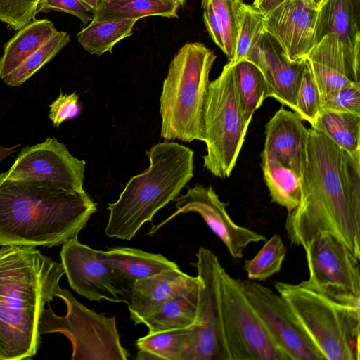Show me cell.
I'll list each match as a JSON object with an SVG mask.
<instances>
[{
    "instance_id": "cell-31",
    "label": "cell",
    "mask_w": 360,
    "mask_h": 360,
    "mask_svg": "<svg viewBox=\"0 0 360 360\" xmlns=\"http://www.w3.org/2000/svg\"><path fill=\"white\" fill-rule=\"evenodd\" d=\"M70 41L66 32L57 31L45 44L2 79L8 86H19L53 58Z\"/></svg>"
},
{
    "instance_id": "cell-23",
    "label": "cell",
    "mask_w": 360,
    "mask_h": 360,
    "mask_svg": "<svg viewBox=\"0 0 360 360\" xmlns=\"http://www.w3.org/2000/svg\"><path fill=\"white\" fill-rule=\"evenodd\" d=\"M199 281L175 294L149 315L143 318L148 333L183 328L194 325L197 312Z\"/></svg>"
},
{
    "instance_id": "cell-19",
    "label": "cell",
    "mask_w": 360,
    "mask_h": 360,
    "mask_svg": "<svg viewBox=\"0 0 360 360\" xmlns=\"http://www.w3.org/2000/svg\"><path fill=\"white\" fill-rule=\"evenodd\" d=\"M306 60L319 89L321 103L330 93L360 83V66L350 60L334 34L323 37Z\"/></svg>"
},
{
    "instance_id": "cell-30",
    "label": "cell",
    "mask_w": 360,
    "mask_h": 360,
    "mask_svg": "<svg viewBox=\"0 0 360 360\" xmlns=\"http://www.w3.org/2000/svg\"><path fill=\"white\" fill-rule=\"evenodd\" d=\"M231 65L243 120L249 126L254 112L267 98L266 81L259 68L248 60Z\"/></svg>"
},
{
    "instance_id": "cell-3",
    "label": "cell",
    "mask_w": 360,
    "mask_h": 360,
    "mask_svg": "<svg viewBox=\"0 0 360 360\" xmlns=\"http://www.w3.org/2000/svg\"><path fill=\"white\" fill-rule=\"evenodd\" d=\"M64 274L61 263L36 247L0 248V360L30 359L37 354L41 314Z\"/></svg>"
},
{
    "instance_id": "cell-39",
    "label": "cell",
    "mask_w": 360,
    "mask_h": 360,
    "mask_svg": "<svg viewBox=\"0 0 360 360\" xmlns=\"http://www.w3.org/2000/svg\"><path fill=\"white\" fill-rule=\"evenodd\" d=\"M79 97L75 92L70 94H60L49 105V118L54 127H59L64 121L75 118L80 112Z\"/></svg>"
},
{
    "instance_id": "cell-16",
    "label": "cell",
    "mask_w": 360,
    "mask_h": 360,
    "mask_svg": "<svg viewBox=\"0 0 360 360\" xmlns=\"http://www.w3.org/2000/svg\"><path fill=\"white\" fill-rule=\"evenodd\" d=\"M245 60L262 71L266 84L267 98H275L295 112L305 59L290 61L276 39L264 30Z\"/></svg>"
},
{
    "instance_id": "cell-24",
    "label": "cell",
    "mask_w": 360,
    "mask_h": 360,
    "mask_svg": "<svg viewBox=\"0 0 360 360\" xmlns=\"http://www.w3.org/2000/svg\"><path fill=\"white\" fill-rule=\"evenodd\" d=\"M58 30L48 19H34L26 24L6 42L0 58L2 79L28 56L45 44Z\"/></svg>"
},
{
    "instance_id": "cell-45",
    "label": "cell",
    "mask_w": 360,
    "mask_h": 360,
    "mask_svg": "<svg viewBox=\"0 0 360 360\" xmlns=\"http://www.w3.org/2000/svg\"><path fill=\"white\" fill-rule=\"evenodd\" d=\"M181 4V6H183L186 1V0H179Z\"/></svg>"
},
{
    "instance_id": "cell-6",
    "label": "cell",
    "mask_w": 360,
    "mask_h": 360,
    "mask_svg": "<svg viewBox=\"0 0 360 360\" xmlns=\"http://www.w3.org/2000/svg\"><path fill=\"white\" fill-rule=\"evenodd\" d=\"M217 56L200 42L185 44L172 59L160 98L165 141H203L209 75Z\"/></svg>"
},
{
    "instance_id": "cell-17",
    "label": "cell",
    "mask_w": 360,
    "mask_h": 360,
    "mask_svg": "<svg viewBox=\"0 0 360 360\" xmlns=\"http://www.w3.org/2000/svg\"><path fill=\"white\" fill-rule=\"evenodd\" d=\"M318 8L309 0H287L264 15V28L290 61L302 60L316 45Z\"/></svg>"
},
{
    "instance_id": "cell-10",
    "label": "cell",
    "mask_w": 360,
    "mask_h": 360,
    "mask_svg": "<svg viewBox=\"0 0 360 360\" xmlns=\"http://www.w3.org/2000/svg\"><path fill=\"white\" fill-rule=\"evenodd\" d=\"M195 266L199 281L195 321L182 360H229L220 303L224 267L210 249L200 247Z\"/></svg>"
},
{
    "instance_id": "cell-20",
    "label": "cell",
    "mask_w": 360,
    "mask_h": 360,
    "mask_svg": "<svg viewBox=\"0 0 360 360\" xmlns=\"http://www.w3.org/2000/svg\"><path fill=\"white\" fill-rule=\"evenodd\" d=\"M360 0H323L314 27L316 44L328 34L337 36L356 65L360 66Z\"/></svg>"
},
{
    "instance_id": "cell-14",
    "label": "cell",
    "mask_w": 360,
    "mask_h": 360,
    "mask_svg": "<svg viewBox=\"0 0 360 360\" xmlns=\"http://www.w3.org/2000/svg\"><path fill=\"white\" fill-rule=\"evenodd\" d=\"M97 252L77 238L63 244L61 264L70 287L91 301L127 304L129 295L108 266L98 258Z\"/></svg>"
},
{
    "instance_id": "cell-1",
    "label": "cell",
    "mask_w": 360,
    "mask_h": 360,
    "mask_svg": "<svg viewBox=\"0 0 360 360\" xmlns=\"http://www.w3.org/2000/svg\"><path fill=\"white\" fill-rule=\"evenodd\" d=\"M309 131L301 200L288 213L286 233L304 249L317 234L330 233L360 260V161L322 133Z\"/></svg>"
},
{
    "instance_id": "cell-5",
    "label": "cell",
    "mask_w": 360,
    "mask_h": 360,
    "mask_svg": "<svg viewBox=\"0 0 360 360\" xmlns=\"http://www.w3.org/2000/svg\"><path fill=\"white\" fill-rule=\"evenodd\" d=\"M274 287L325 360L360 359V295L309 280Z\"/></svg>"
},
{
    "instance_id": "cell-37",
    "label": "cell",
    "mask_w": 360,
    "mask_h": 360,
    "mask_svg": "<svg viewBox=\"0 0 360 360\" xmlns=\"http://www.w3.org/2000/svg\"><path fill=\"white\" fill-rule=\"evenodd\" d=\"M360 115V83L330 93L321 103V110Z\"/></svg>"
},
{
    "instance_id": "cell-4",
    "label": "cell",
    "mask_w": 360,
    "mask_h": 360,
    "mask_svg": "<svg viewBox=\"0 0 360 360\" xmlns=\"http://www.w3.org/2000/svg\"><path fill=\"white\" fill-rule=\"evenodd\" d=\"M146 153L149 167L132 176L117 200L108 204V237L130 240L193 176L194 152L187 146L165 141Z\"/></svg>"
},
{
    "instance_id": "cell-12",
    "label": "cell",
    "mask_w": 360,
    "mask_h": 360,
    "mask_svg": "<svg viewBox=\"0 0 360 360\" xmlns=\"http://www.w3.org/2000/svg\"><path fill=\"white\" fill-rule=\"evenodd\" d=\"M86 162L78 160L56 138L23 148L10 169L12 179L44 181L63 188L83 191Z\"/></svg>"
},
{
    "instance_id": "cell-7",
    "label": "cell",
    "mask_w": 360,
    "mask_h": 360,
    "mask_svg": "<svg viewBox=\"0 0 360 360\" xmlns=\"http://www.w3.org/2000/svg\"><path fill=\"white\" fill-rule=\"evenodd\" d=\"M248 126L240 106L232 65L210 82L203 115V141L207 153L203 166L221 179L229 177L236 166Z\"/></svg>"
},
{
    "instance_id": "cell-9",
    "label": "cell",
    "mask_w": 360,
    "mask_h": 360,
    "mask_svg": "<svg viewBox=\"0 0 360 360\" xmlns=\"http://www.w3.org/2000/svg\"><path fill=\"white\" fill-rule=\"evenodd\" d=\"M219 292L229 360H288L250 304L238 279L224 268Z\"/></svg>"
},
{
    "instance_id": "cell-22",
    "label": "cell",
    "mask_w": 360,
    "mask_h": 360,
    "mask_svg": "<svg viewBox=\"0 0 360 360\" xmlns=\"http://www.w3.org/2000/svg\"><path fill=\"white\" fill-rule=\"evenodd\" d=\"M98 258L110 269L123 289L130 296L135 282L166 270L179 268L176 263L161 254L128 247L98 250Z\"/></svg>"
},
{
    "instance_id": "cell-35",
    "label": "cell",
    "mask_w": 360,
    "mask_h": 360,
    "mask_svg": "<svg viewBox=\"0 0 360 360\" xmlns=\"http://www.w3.org/2000/svg\"><path fill=\"white\" fill-rule=\"evenodd\" d=\"M321 108L319 91L305 58V67L297 92L295 112L311 127L316 122Z\"/></svg>"
},
{
    "instance_id": "cell-15",
    "label": "cell",
    "mask_w": 360,
    "mask_h": 360,
    "mask_svg": "<svg viewBox=\"0 0 360 360\" xmlns=\"http://www.w3.org/2000/svg\"><path fill=\"white\" fill-rule=\"evenodd\" d=\"M304 250L310 282L360 295L359 260L338 238L320 233Z\"/></svg>"
},
{
    "instance_id": "cell-13",
    "label": "cell",
    "mask_w": 360,
    "mask_h": 360,
    "mask_svg": "<svg viewBox=\"0 0 360 360\" xmlns=\"http://www.w3.org/2000/svg\"><path fill=\"white\" fill-rule=\"evenodd\" d=\"M174 200L176 210L158 224L153 226L148 233L150 236L177 215L194 212L202 217L234 259L242 258L245 248L250 243L266 240L265 236L236 224L226 211L229 204L219 199L212 186L205 187L196 184Z\"/></svg>"
},
{
    "instance_id": "cell-40",
    "label": "cell",
    "mask_w": 360,
    "mask_h": 360,
    "mask_svg": "<svg viewBox=\"0 0 360 360\" xmlns=\"http://www.w3.org/2000/svg\"><path fill=\"white\" fill-rule=\"evenodd\" d=\"M201 7L203 9V19L207 32L215 44L223 51V37L215 19L212 6L208 0H201Z\"/></svg>"
},
{
    "instance_id": "cell-29",
    "label": "cell",
    "mask_w": 360,
    "mask_h": 360,
    "mask_svg": "<svg viewBox=\"0 0 360 360\" xmlns=\"http://www.w3.org/2000/svg\"><path fill=\"white\" fill-rule=\"evenodd\" d=\"M138 20L108 19L91 20L78 34L81 46L91 54L101 56L110 51L120 40L133 34V27Z\"/></svg>"
},
{
    "instance_id": "cell-11",
    "label": "cell",
    "mask_w": 360,
    "mask_h": 360,
    "mask_svg": "<svg viewBox=\"0 0 360 360\" xmlns=\"http://www.w3.org/2000/svg\"><path fill=\"white\" fill-rule=\"evenodd\" d=\"M238 281L250 304L288 360H325L278 292L253 280L238 278Z\"/></svg>"
},
{
    "instance_id": "cell-36",
    "label": "cell",
    "mask_w": 360,
    "mask_h": 360,
    "mask_svg": "<svg viewBox=\"0 0 360 360\" xmlns=\"http://www.w3.org/2000/svg\"><path fill=\"white\" fill-rule=\"evenodd\" d=\"M39 0H0V21L18 30L36 19Z\"/></svg>"
},
{
    "instance_id": "cell-32",
    "label": "cell",
    "mask_w": 360,
    "mask_h": 360,
    "mask_svg": "<svg viewBox=\"0 0 360 360\" xmlns=\"http://www.w3.org/2000/svg\"><path fill=\"white\" fill-rule=\"evenodd\" d=\"M287 253V248L281 238L274 234L266 240L258 253L250 259H245L243 269L248 279L264 281L278 273Z\"/></svg>"
},
{
    "instance_id": "cell-27",
    "label": "cell",
    "mask_w": 360,
    "mask_h": 360,
    "mask_svg": "<svg viewBox=\"0 0 360 360\" xmlns=\"http://www.w3.org/2000/svg\"><path fill=\"white\" fill-rule=\"evenodd\" d=\"M192 335V326L148 333L139 338L136 359L182 360Z\"/></svg>"
},
{
    "instance_id": "cell-41",
    "label": "cell",
    "mask_w": 360,
    "mask_h": 360,
    "mask_svg": "<svg viewBox=\"0 0 360 360\" xmlns=\"http://www.w3.org/2000/svg\"><path fill=\"white\" fill-rule=\"evenodd\" d=\"M287 0H254L252 6L264 15H267Z\"/></svg>"
},
{
    "instance_id": "cell-33",
    "label": "cell",
    "mask_w": 360,
    "mask_h": 360,
    "mask_svg": "<svg viewBox=\"0 0 360 360\" xmlns=\"http://www.w3.org/2000/svg\"><path fill=\"white\" fill-rule=\"evenodd\" d=\"M221 30L224 41V53L231 61L235 53L238 35L243 0H208Z\"/></svg>"
},
{
    "instance_id": "cell-44",
    "label": "cell",
    "mask_w": 360,
    "mask_h": 360,
    "mask_svg": "<svg viewBox=\"0 0 360 360\" xmlns=\"http://www.w3.org/2000/svg\"><path fill=\"white\" fill-rule=\"evenodd\" d=\"M309 1L318 8L323 0H309Z\"/></svg>"
},
{
    "instance_id": "cell-8",
    "label": "cell",
    "mask_w": 360,
    "mask_h": 360,
    "mask_svg": "<svg viewBox=\"0 0 360 360\" xmlns=\"http://www.w3.org/2000/svg\"><path fill=\"white\" fill-rule=\"evenodd\" d=\"M56 297L63 300L67 312L58 316L47 303L39 322L41 334L60 333L72 344V360H127L115 316L108 317L88 309L67 289L58 286Z\"/></svg>"
},
{
    "instance_id": "cell-25",
    "label": "cell",
    "mask_w": 360,
    "mask_h": 360,
    "mask_svg": "<svg viewBox=\"0 0 360 360\" xmlns=\"http://www.w3.org/2000/svg\"><path fill=\"white\" fill-rule=\"evenodd\" d=\"M311 128L360 161V115L323 109Z\"/></svg>"
},
{
    "instance_id": "cell-2",
    "label": "cell",
    "mask_w": 360,
    "mask_h": 360,
    "mask_svg": "<svg viewBox=\"0 0 360 360\" xmlns=\"http://www.w3.org/2000/svg\"><path fill=\"white\" fill-rule=\"evenodd\" d=\"M96 204L83 191L0 174V245L53 247L77 238Z\"/></svg>"
},
{
    "instance_id": "cell-28",
    "label": "cell",
    "mask_w": 360,
    "mask_h": 360,
    "mask_svg": "<svg viewBox=\"0 0 360 360\" xmlns=\"http://www.w3.org/2000/svg\"><path fill=\"white\" fill-rule=\"evenodd\" d=\"M261 158L264 179L271 202L285 207L288 213L292 212L301 200V177L275 160Z\"/></svg>"
},
{
    "instance_id": "cell-43",
    "label": "cell",
    "mask_w": 360,
    "mask_h": 360,
    "mask_svg": "<svg viewBox=\"0 0 360 360\" xmlns=\"http://www.w3.org/2000/svg\"><path fill=\"white\" fill-rule=\"evenodd\" d=\"M18 146H20V145H16L11 148H6L0 145V162L15 153Z\"/></svg>"
},
{
    "instance_id": "cell-21",
    "label": "cell",
    "mask_w": 360,
    "mask_h": 360,
    "mask_svg": "<svg viewBox=\"0 0 360 360\" xmlns=\"http://www.w3.org/2000/svg\"><path fill=\"white\" fill-rule=\"evenodd\" d=\"M198 283L179 268L166 270L134 283L127 303L130 319L135 324L175 294Z\"/></svg>"
},
{
    "instance_id": "cell-42",
    "label": "cell",
    "mask_w": 360,
    "mask_h": 360,
    "mask_svg": "<svg viewBox=\"0 0 360 360\" xmlns=\"http://www.w3.org/2000/svg\"><path fill=\"white\" fill-rule=\"evenodd\" d=\"M84 4L88 6L93 13L101 8L105 0H81Z\"/></svg>"
},
{
    "instance_id": "cell-26",
    "label": "cell",
    "mask_w": 360,
    "mask_h": 360,
    "mask_svg": "<svg viewBox=\"0 0 360 360\" xmlns=\"http://www.w3.org/2000/svg\"><path fill=\"white\" fill-rule=\"evenodd\" d=\"M180 6L179 0H105L101 8L93 13L92 20H139L154 15L178 18Z\"/></svg>"
},
{
    "instance_id": "cell-18",
    "label": "cell",
    "mask_w": 360,
    "mask_h": 360,
    "mask_svg": "<svg viewBox=\"0 0 360 360\" xmlns=\"http://www.w3.org/2000/svg\"><path fill=\"white\" fill-rule=\"evenodd\" d=\"M300 117L281 107L265 126L261 158L275 160L301 178L307 165L309 131Z\"/></svg>"
},
{
    "instance_id": "cell-38",
    "label": "cell",
    "mask_w": 360,
    "mask_h": 360,
    "mask_svg": "<svg viewBox=\"0 0 360 360\" xmlns=\"http://www.w3.org/2000/svg\"><path fill=\"white\" fill-rule=\"evenodd\" d=\"M56 11L77 17L85 25L93 20L92 10L81 0H39L37 13Z\"/></svg>"
},
{
    "instance_id": "cell-34",
    "label": "cell",
    "mask_w": 360,
    "mask_h": 360,
    "mask_svg": "<svg viewBox=\"0 0 360 360\" xmlns=\"http://www.w3.org/2000/svg\"><path fill=\"white\" fill-rule=\"evenodd\" d=\"M264 30V15L252 5L244 3L234 56L229 63L234 65L245 60L251 48Z\"/></svg>"
}]
</instances>
